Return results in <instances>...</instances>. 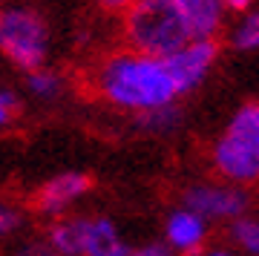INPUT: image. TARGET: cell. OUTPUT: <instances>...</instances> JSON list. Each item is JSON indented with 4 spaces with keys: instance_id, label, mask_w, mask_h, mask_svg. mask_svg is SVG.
<instances>
[{
    "instance_id": "obj_1",
    "label": "cell",
    "mask_w": 259,
    "mask_h": 256,
    "mask_svg": "<svg viewBox=\"0 0 259 256\" xmlns=\"http://www.w3.org/2000/svg\"><path fill=\"white\" fill-rule=\"evenodd\" d=\"M93 87L104 101L133 112L156 110L176 98L164 61L136 49H121L104 58L93 72Z\"/></svg>"
},
{
    "instance_id": "obj_2",
    "label": "cell",
    "mask_w": 259,
    "mask_h": 256,
    "mask_svg": "<svg viewBox=\"0 0 259 256\" xmlns=\"http://www.w3.org/2000/svg\"><path fill=\"white\" fill-rule=\"evenodd\" d=\"M124 15V40L130 49L153 58H167L193 40L176 0H133Z\"/></svg>"
},
{
    "instance_id": "obj_3",
    "label": "cell",
    "mask_w": 259,
    "mask_h": 256,
    "mask_svg": "<svg viewBox=\"0 0 259 256\" xmlns=\"http://www.w3.org/2000/svg\"><path fill=\"white\" fill-rule=\"evenodd\" d=\"M0 52L20 69H37L49 55L47 18L32 6L0 9Z\"/></svg>"
},
{
    "instance_id": "obj_4",
    "label": "cell",
    "mask_w": 259,
    "mask_h": 256,
    "mask_svg": "<svg viewBox=\"0 0 259 256\" xmlns=\"http://www.w3.org/2000/svg\"><path fill=\"white\" fill-rule=\"evenodd\" d=\"M216 40H187L182 49H176L173 55L161 58L170 72V81L176 87V95H185V92L196 90L199 83L204 81L207 69L216 61Z\"/></svg>"
},
{
    "instance_id": "obj_5",
    "label": "cell",
    "mask_w": 259,
    "mask_h": 256,
    "mask_svg": "<svg viewBox=\"0 0 259 256\" xmlns=\"http://www.w3.org/2000/svg\"><path fill=\"white\" fill-rule=\"evenodd\" d=\"M213 161L219 173L233 179V182H253L259 179V147L239 144L233 138L222 136L213 150Z\"/></svg>"
},
{
    "instance_id": "obj_6",
    "label": "cell",
    "mask_w": 259,
    "mask_h": 256,
    "mask_svg": "<svg viewBox=\"0 0 259 256\" xmlns=\"http://www.w3.org/2000/svg\"><path fill=\"white\" fill-rule=\"evenodd\" d=\"M185 204L196 216H236L248 207V196L231 187H193L185 193Z\"/></svg>"
},
{
    "instance_id": "obj_7",
    "label": "cell",
    "mask_w": 259,
    "mask_h": 256,
    "mask_svg": "<svg viewBox=\"0 0 259 256\" xmlns=\"http://www.w3.org/2000/svg\"><path fill=\"white\" fill-rule=\"evenodd\" d=\"M90 176L83 173H64V176H55L52 182H47L40 190L35 193V210H44V213H58L64 210L69 201H75L81 193L90 190Z\"/></svg>"
},
{
    "instance_id": "obj_8",
    "label": "cell",
    "mask_w": 259,
    "mask_h": 256,
    "mask_svg": "<svg viewBox=\"0 0 259 256\" xmlns=\"http://www.w3.org/2000/svg\"><path fill=\"white\" fill-rule=\"evenodd\" d=\"M193 40H210L222 26L225 3L222 0H176Z\"/></svg>"
},
{
    "instance_id": "obj_9",
    "label": "cell",
    "mask_w": 259,
    "mask_h": 256,
    "mask_svg": "<svg viewBox=\"0 0 259 256\" xmlns=\"http://www.w3.org/2000/svg\"><path fill=\"white\" fill-rule=\"evenodd\" d=\"M87 256H127L130 250L121 245L118 233L107 219H95L87 225V242H83Z\"/></svg>"
},
{
    "instance_id": "obj_10",
    "label": "cell",
    "mask_w": 259,
    "mask_h": 256,
    "mask_svg": "<svg viewBox=\"0 0 259 256\" xmlns=\"http://www.w3.org/2000/svg\"><path fill=\"white\" fill-rule=\"evenodd\" d=\"M167 236H170V242H173L176 247L190 250V256H193L196 247H199V242L204 239L202 216H196V213H190V210L173 213V219H170V225H167Z\"/></svg>"
},
{
    "instance_id": "obj_11",
    "label": "cell",
    "mask_w": 259,
    "mask_h": 256,
    "mask_svg": "<svg viewBox=\"0 0 259 256\" xmlns=\"http://www.w3.org/2000/svg\"><path fill=\"white\" fill-rule=\"evenodd\" d=\"M225 136L233 138V141H239V144L259 147V104H245L233 115L231 127H228Z\"/></svg>"
},
{
    "instance_id": "obj_12",
    "label": "cell",
    "mask_w": 259,
    "mask_h": 256,
    "mask_svg": "<svg viewBox=\"0 0 259 256\" xmlns=\"http://www.w3.org/2000/svg\"><path fill=\"white\" fill-rule=\"evenodd\" d=\"M87 219H72L64 225L52 228V245L58 247V253L66 256H78L83 253V242H87Z\"/></svg>"
},
{
    "instance_id": "obj_13",
    "label": "cell",
    "mask_w": 259,
    "mask_h": 256,
    "mask_svg": "<svg viewBox=\"0 0 259 256\" xmlns=\"http://www.w3.org/2000/svg\"><path fill=\"white\" fill-rule=\"evenodd\" d=\"M61 75L47 69V66H37L32 72L26 75V87L35 92L37 98H55L58 92H61Z\"/></svg>"
},
{
    "instance_id": "obj_14",
    "label": "cell",
    "mask_w": 259,
    "mask_h": 256,
    "mask_svg": "<svg viewBox=\"0 0 259 256\" xmlns=\"http://www.w3.org/2000/svg\"><path fill=\"white\" fill-rule=\"evenodd\" d=\"M182 112L173 107V104H164V107H156V110H144L139 112V124L144 130H170L176 127Z\"/></svg>"
},
{
    "instance_id": "obj_15",
    "label": "cell",
    "mask_w": 259,
    "mask_h": 256,
    "mask_svg": "<svg viewBox=\"0 0 259 256\" xmlns=\"http://www.w3.org/2000/svg\"><path fill=\"white\" fill-rule=\"evenodd\" d=\"M233 46H239V49H256L259 46V12L242 20V26L233 32Z\"/></svg>"
},
{
    "instance_id": "obj_16",
    "label": "cell",
    "mask_w": 259,
    "mask_h": 256,
    "mask_svg": "<svg viewBox=\"0 0 259 256\" xmlns=\"http://www.w3.org/2000/svg\"><path fill=\"white\" fill-rule=\"evenodd\" d=\"M233 236H236V242L248 247L250 253H259V222H236Z\"/></svg>"
},
{
    "instance_id": "obj_17",
    "label": "cell",
    "mask_w": 259,
    "mask_h": 256,
    "mask_svg": "<svg viewBox=\"0 0 259 256\" xmlns=\"http://www.w3.org/2000/svg\"><path fill=\"white\" fill-rule=\"evenodd\" d=\"M18 112V98L9 90H0V127H6Z\"/></svg>"
},
{
    "instance_id": "obj_18",
    "label": "cell",
    "mask_w": 259,
    "mask_h": 256,
    "mask_svg": "<svg viewBox=\"0 0 259 256\" xmlns=\"http://www.w3.org/2000/svg\"><path fill=\"white\" fill-rule=\"evenodd\" d=\"M15 225H18V213L9 210L6 204H0V233H9Z\"/></svg>"
},
{
    "instance_id": "obj_19",
    "label": "cell",
    "mask_w": 259,
    "mask_h": 256,
    "mask_svg": "<svg viewBox=\"0 0 259 256\" xmlns=\"http://www.w3.org/2000/svg\"><path fill=\"white\" fill-rule=\"evenodd\" d=\"M101 9H107V12H124V9H130L133 6V0H95Z\"/></svg>"
},
{
    "instance_id": "obj_20",
    "label": "cell",
    "mask_w": 259,
    "mask_h": 256,
    "mask_svg": "<svg viewBox=\"0 0 259 256\" xmlns=\"http://www.w3.org/2000/svg\"><path fill=\"white\" fill-rule=\"evenodd\" d=\"M130 256H170V253H167L164 245H147V247H141V250H136V253H130Z\"/></svg>"
},
{
    "instance_id": "obj_21",
    "label": "cell",
    "mask_w": 259,
    "mask_h": 256,
    "mask_svg": "<svg viewBox=\"0 0 259 256\" xmlns=\"http://www.w3.org/2000/svg\"><path fill=\"white\" fill-rule=\"evenodd\" d=\"M20 256H55V250H49L47 245H32V247H26Z\"/></svg>"
},
{
    "instance_id": "obj_22",
    "label": "cell",
    "mask_w": 259,
    "mask_h": 256,
    "mask_svg": "<svg viewBox=\"0 0 259 256\" xmlns=\"http://www.w3.org/2000/svg\"><path fill=\"white\" fill-rule=\"evenodd\" d=\"M225 6H231V9H236V12H242V9H248L250 6V0H222Z\"/></svg>"
},
{
    "instance_id": "obj_23",
    "label": "cell",
    "mask_w": 259,
    "mask_h": 256,
    "mask_svg": "<svg viewBox=\"0 0 259 256\" xmlns=\"http://www.w3.org/2000/svg\"><path fill=\"white\" fill-rule=\"evenodd\" d=\"M213 256H228V253H213Z\"/></svg>"
}]
</instances>
